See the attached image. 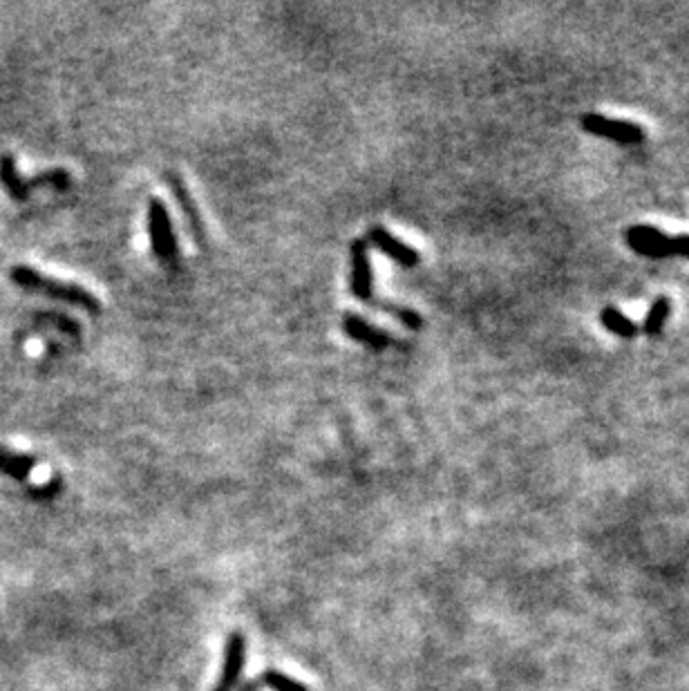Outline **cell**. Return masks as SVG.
<instances>
[{"label": "cell", "instance_id": "cell-2", "mask_svg": "<svg viewBox=\"0 0 689 691\" xmlns=\"http://www.w3.org/2000/svg\"><path fill=\"white\" fill-rule=\"evenodd\" d=\"M148 235H150V246H153V253L159 262H175L177 260V240L173 231L171 215H168L166 204L153 197L148 202Z\"/></svg>", "mask_w": 689, "mask_h": 691}, {"label": "cell", "instance_id": "cell-5", "mask_svg": "<svg viewBox=\"0 0 689 691\" xmlns=\"http://www.w3.org/2000/svg\"><path fill=\"white\" fill-rule=\"evenodd\" d=\"M244 660H247V640H244L242 633L235 631L226 640L222 674L217 678L213 691H235V687L240 685Z\"/></svg>", "mask_w": 689, "mask_h": 691}, {"label": "cell", "instance_id": "cell-8", "mask_svg": "<svg viewBox=\"0 0 689 691\" xmlns=\"http://www.w3.org/2000/svg\"><path fill=\"white\" fill-rule=\"evenodd\" d=\"M352 293L356 300L361 302H372L376 300L374 296V273H372V262L370 253H367V244L356 240L352 244Z\"/></svg>", "mask_w": 689, "mask_h": 691}, {"label": "cell", "instance_id": "cell-11", "mask_svg": "<svg viewBox=\"0 0 689 691\" xmlns=\"http://www.w3.org/2000/svg\"><path fill=\"white\" fill-rule=\"evenodd\" d=\"M54 188V191H68L72 186V175L65 168H50L39 175L25 177V191L30 193L32 188Z\"/></svg>", "mask_w": 689, "mask_h": 691}, {"label": "cell", "instance_id": "cell-14", "mask_svg": "<svg viewBox=\"0 0 689 691\" xmlns=\"http://www.w3.org/2000/svg\"><path fill=\"white\" fill-rule=\"evenodd\" d=\"M669 314H672V300L660 296L654 300V305L649 307L647 316H645V323H643V331L647 336H658L660 331L665 329V323Z\"/></svg>", "mask_w": 689, "mask_h": 691}, {"label": "cell", "instance_id": "cell-16", "mask_svg": "<svg viewBox=\"0 0 689 691\" xmlns=\"http://www.w3.org/2000/svg\"><path fill=\"white\" fill-rule=\"evenodd\" d=\"M258 683L271 687L273 691H309L305 685H300L298 680L289 678L287 674H282V671H264L258 678Z\"/></svg>", "mask_w": 689, "mask_h": 691}, {"label": "cell", "instance_id": "cell-7", "mask_svg": "<svg viewBox=\"0 0 689 691\" xmlns=\"http://www.w3.org/2000/svg\"><path fill=\"white\" fill-rule=\"evenodd\" d=\"M367 238H370V242L383 255H388L390 260H394L396 264H401V267H405V269L417 267V264L421 262V253L414 249V246L405 244L399 238H394V235L385 229V226H372L370 233H367Z\"/></svg>", "mask_w": 689, "mask_h": 691}, {"label": "cell", "instance_id": "cell-4", "mask_svg": "<svg viewBox=\"0 0 689 691\" xmlns=\"http://www.w3.org/2000/svg\"><path fill=\"white\" fill-rule=\"evenodd\" d=\"M625 242L636 253L645 255V258L663 260V258H669V255H674L672 238L660 229H656V226H647V224L631 226V229H627L625 233Z\"/></svg>", "mask_w": 689, "mask_h": 691}, {"label": "cell", "instance_id": "cell-17", "mask_svg": "<svg viewBox=\"0 0 689 691\" xmlns=\"http://www.w3.org/2000/svg\"><path fill=\"white\" fill-rule=\"evenodd\" d=\"M674 244V255H683V258L689 260V235H678V238H672Z\"/></svg>", "mask_w": 689, "mask_h": 691}, {"label": "cell", "instance_id": "cell-6", "mask_svg": "<svg viewBox=\"0 0 689 691\" xmlns=\"http://www.w3.org/2000/svg\"><path fill=\"white\" fill-rule=\"evenodd\" d=\"M343 331L345 334L356 340V343H361L365 347L374 349V352H383V349L394 347L399 340H396L388 331L381 329V327H374L370 320H365L356 314H345L343 316Z\"/></svg>", "mask_w": 689, "mask_h": 691}, {"label": "cell", "instance_id": "cell-15", "mask_svg": "<svg viewBox=\"0 0 689 691\" xmlns=\"http://www.w3.org/2000/svg\"><path fill=\"white\" fill-rule=\"evenodd\" d=\"M372 307L376 309H383L385 314H390L392 318L399 320L401 325H405L408 329H421L423 327V318L419 311H414L410 307H401V305H396V302H390V300H381V298H376L372 302Z\"/></svg>", "mask_w": 689, "mask_h": 691}, {"label": "cell", "instance_id": "cell-9", "mask_svg": "<svg viewBox=\"0 0 689 691\" xmlns=\"http://www.w3.org/2000/svg\"><path fill=\"white\" fill-rule=\"evenodd\" d=\"M36 463L39 461H36L32 454L14 452L0 446V475L14 479L18 481V484H23V481L30 479Z\"/></svg>", "mask_w": 689, "mask_h": 691}, {"label": "cell", "instance_id": "cell-1", "mask_svg": "<svg viewBox=\"0 0 689 691\" xmlns=\"http://www.w3.org/2000/svg\"><path fill=\"white\" fill-rule=\"evenodd\" d=\"M9 280H12L16 287H21L25 291L41 293V296H45V298L68 302V305L86 309L88 314H99L101 311L99 298L94 296V293H90L86 287L77 285V282L50 278V276H45V273H41L39 269L27 267V264H14V267L9 269Z\"/></svg>", "mask_w": 689, "mask_h": 691}, {"label": "cell", "instance_id": "cell-10", "mask_svg": "<svg viewBox=\"0 0 689 691\" xmlns=\"http://www.w3.org/2000/svg\"><path fill=\"white\" fill-rule=\"evenodd\" d=\"M0 186L5 188L7 195L12 197L14 202L30 200V193L25 191V175L18 173L16 159L9 153L0 155Z\"/></svg>", "mask_w": 689, "mask_h": 691}, {"label": "cell", "instance_id": "cell-18", "mask_svg": "<svg viewBox=\"0 0 689 691\" xmlns=\"http://www.w3.org/2000/svg\"><path fill=\"white\" fill-rule=\"evenodd\" d=\"M258 689H260V683H258V680H251V683L244 685L240 691H258Z\"/></svg>", "mask_w": 689, "mask_h": 691}, {"label": "cell", "instance_id": "cell-3", "mask_svg": "<svg viewBox=\"0 0 689 691\" xmlns=\"http://www.w3.org/2000/svg\"><path fill=\"white\" fill-rule=\"evenodd\" d=\"M582 130L589 132V135L613 139L618 144H640L645 139V130L638 126V123L622 121V119H609L602 115H584L582 117Z\"/></svg>", "mask_w": 689, "mask_h": 691}, {"label": "cell", "instance_id": "cell-13", "mask_svg": "<svg viewBox=\"0 0 689 691\" xmlns=\"http://www.w3.org/2000/svg\"><path fill=\"white\" fill-rule=\"evenodd\" d=\"M602 325L611 334H616L620 338H634L638 334V327L631 318H627L622 311H618L616 307H604L602 314H600Z\"/></svg>", "mask_w": 689, "mask_h": 691}, {"label": "cell", "instance_id": "cell-12", "mask_svg": "<svg viewBox=\"0 0 689 691\" xmlns=\"http://www.w3.org/2000/svg\"><path fill=\"white\" fill-rule=\"evenodd\" d=\"M168 184H171L173 193H175V197H177V204L182 206V211L186 213V220L191 222L195 235H202L204 224H202L200 211H197V206H195V202H193V197H191V193L186 191L184 182H182V179H179L177 175H168Z\"/></svg>", "mask_w": 689, "mask_h": 691}]
</instances>
